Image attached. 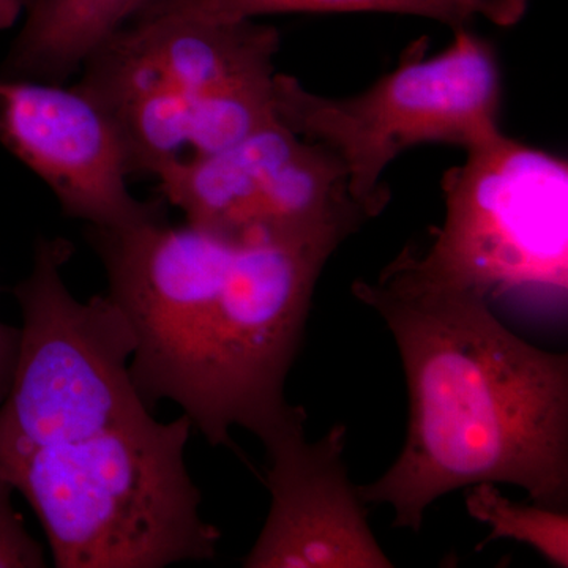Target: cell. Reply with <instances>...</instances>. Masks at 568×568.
I'll list each match as a JSON object with an SVG mask.
<instances>
[{
	"mask_svg": "<svg viewBox=\"0 0 568 568\" xmlns=\"http://www.w3.org/2000/svg\"><path fill=\"white\" fill-rule=\"evenodd\" d=\"M85 239L132 325L130 373L149 409L174 402L213 447H233L234 426L264 444L306 418L284 387L317 280L346 235L233 242L164 213L88 226Z\"/></svg>",
	"mask_w": 568,
	"mask_h": 568,
	"instance_id": "cell-1",
	"label": "cell"
},
{
	"mask_svg": "<svg viewBox=\"0 0 568 568\" xmlns=\"http://www.w3.org/2000/svg\"><path fill=\"white\" fill-rule=\"evenodd\" d=\"M353 293L379 313L405 368L409 422L402 454L357 487L418 532L426 508L455 489L511 484L537 506L567 510L568 357L529 345L487 298L376 278Z\"/></svg>",
	"mask_w": 568,
	"mask_h": 568,
	"instance_id": "cell-2",
	"label": "cell"
},
{
	"mask_svg": "<svg viewBox=\"0 0 568 568\" xmlns=\"http://www.w3.org/2000/svg\"><path fill=\"white\" fill-rule=\"evenodd\" d=\"M280 44L256 20L145 9L85 59L77 85L110 119L130 178H156L278 121Z\"/></svg>",
	"mask_w": 568,
	"mask_h": 568,
	"instance_id": "cell-3",
	"label": "cell"
},
{
	"mask_svg": "<svg viewBox=\"0 0 568 568\" xmlns=\"http://www.w3.org/2000/svg\"><path fill=\"white\" fill-rule=\"evenodd\" d=\"M193 424L145 418L71 443L0 439V476L39 517L59 568H160L215 558L185 463Z\"/></svg>",
	"mask_w": 568,
	"mask_h": 568,
	"instance_id": "cell-4",
	"label": "cell"
},
{
	"mask_svg": "<svg viewBox=\"0 0 568 568\" xmlns=\"http://www.w3.org/2000/svg\"><path fill=\"white\" fill-rule=\"evenodd\" d=\"M444 174L446 216L424 248L409 245L377 278L413 290L497 297L566 294L568 164L503 132Z\"/></svg>",
	"mask_w": 568,
	"mask_h": 568,
	"instance_id": "cell-5",
	"label": "cell"
},
{
	"mask_svg": "<svg viewBox=\"0 0 568 568\" xmlns=\"http://www.w3.org/2000/svg\"><path fill=\"white\" fill-rule=\"evenodd\" d=\"M429 40L407 44L398 65L366 91L324 97L297 78L276 73V118L298 136L320 142L342 160L349 192L372 219L384 212L390 192L388 164L420 144L476 148L503 132V80L496 52L469 28L428 58Z\"/></svg>",
	"mask_w": 568,
	"mask_h": 568,
	"instance_id": "cell-6",
	"label": "cell"
},
{
	"mask_svg": "<svg viewBox=\"0 0 568 568\" xmlns=\"http://www.w3.org/2000/svg\"><path fill=\"white\" fill-rule=\"evenodd\" d=\"M71 254L70 242L39 237L31 274L13 287L21 342L0 439L50 446L153 416L130 373L132 325L110 295L70 293L62 268Z\"/></svg>",
	"mask_w": 568,
	"mask_h": 568,
	"instance_id": "cell-7",
	"label": "cell"
},
{
	"mask_svg": "<svg viewBox=\"0 0 568 568\" xmlns=\"http://www.w3.org/2000/svg\"><path fill=\"white\" fill-rule=\"evenodd\" d=\"M166 204L185 222L233 242L339 233L372 220L349 192L331 149L275 121L223 151L156 175Z\"/></svg>",
	"mask_w": 568,
	"mask_h": 568,
	"instance_id": "cell-8",
	"label": "cell"
},
{
	"mask_svg": "<svg viewBox=\"0 0 568 568\" xmlns=\"http://www.w3.org/2000/svg\"><path fill=\"white\" fill-rule=\"evenodd\" d=\"M0 145L33 171L70 219L114 227L162 216L166 201H140L110 119L77 84L0 74Z\"/></svg>",
	"mask_w": 568,
	"mask_h": 568,
	"instance_id": "cell-9",
	"label": "cell"
},
{
	"mask_svg": "<svg viewBox=\"0 0 568 568\" xmlns=\"http://www.w3.org/2000/svg\"><path fill=\"white\" fill-rule=\"evenodd\" d=\"M294 422L264 443L271 508L246 568H390L343 462L346 426L308 440Z\"/></svg>",
	"mask_w": 568,
	"mask_h": 568,
	"instance_id": "cell-10",
	"label": "cell"
},
{
	"mask_svg": "<svg viewBox=\"0 0 568 568\" xmlns=\"http://www.w3.org/2000/svg\"><path fill=\"white\" fill-rule=\"evenodd\" d=\"M160 0H29L0 74L65 84L100 44Z\"/></svg>",
	"mask_w": 568,
	"mask_h": 568,
	"instance_id": "cell-11",
	"label": "cell"
},
{
	"mask_svg": "<svg viewBox=\"0 0 568 568\" xmlns=\"http://www.w3.org/2000/svg\"><path fill=\"white\" fill-rule=\"evenodd\" d=\"M529 0H160L163 9L213 21L256 20L280 13H394L429 18L452 31L476 18L510 28L523 20Z\"/></svg>",
	"mask_w": 568,
	"mask_h": 568,
	"instance_id": "cell-12",
	"label": "cell"
},
{
	"mask_svg": "<svg viewBox=\"0 0 568 568\" xmlns=\"http://www.w3.org/2000/svg\"><path fill=\"white\" fill-rule=\"evenodd\" d=\"M466 507L470 517L491 526V534L484 544L497 538H510L529 545L556 567L567 568V510L511 503L489 481L469 487Z\"/></svg>",
	"mask_w": 568,
	"mask_h": 568,
	"instance_id": "cell-13",
	"label": "cell"
},
{
	"mask_svg": "<svg viewBox=\"0 0 568 568\" xmlns=\"http://www.w3.org/2000/svg\"><path fill=\"white\" fill-rule=\"evenodd\" d=\"M13 485L0 476V568L47 567L44 549L13 507Z\"/></svg>",
	"mask_w": 568,
	"mask_h": 568,
	"instance_id": "cell-14",
	"label": "cell"
},
{
	"mask_svg": "<svg viewBox=\"0 0 568 568\" xmlns=\"http://www.w3.org/2000/svg\"><path fill=\"white\" fill-rule=\"evenodd\" d=\"M21 328L0 321V406L6 402L17 372Z\"/></svg>",
	"mask_w": 568,
	"mask_h": 568,
	"instance_id": "cell-15",
	"label": "cell"
},
{
	"mask_svg": "<svg viewBox=\"0 0 568 568\" xmlns=\"http://www.w3.org/2000/svg\"><path fill=\"white\" fill-rule=\"evenodd\" d=\"M29 0H0V31L9 29L22 17Z\"/></svg>",
	"mask_w": 568,
	"mask_h": 568,
	"instance_id": "cell-16",
	"label": "cell"
}]
</instances>
